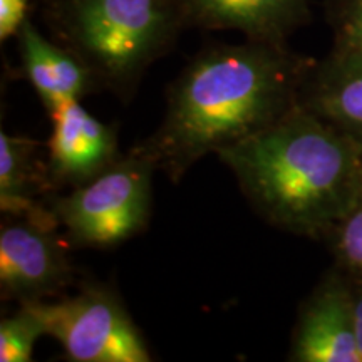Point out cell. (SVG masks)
I'll list each match as a JSON object with an SVG mask.
<instances>
[{
	"label": "cell",
	"instance_id": "obj_1",
	"mask_svg": "<svg viewBox=\"0 0 362 362\" xmlns=\"http://www.w3.org/2000/svg\"><path fill=\"white\" fill-rule=\"evenodd\" d=\"M304 71L287 44L208 45L170 84L160 126L133 149L180 183L203 156L218 155L293 110Z\"/></svg>",
	"mask_w": 362,
	"mask_h": 362
},
{
	"label": "cell",
	"instance_id": "obj_14",
	"mask_svg": "<svg viewBox=\"0 0 362 362\" xmlns=\"http://www.w3.org/2000/svg\"><path fill=\"white\" fill-rule=\"evenodd\" d=\"M332 228L336 235L334 247L341 264L362 277V194Z\"/></svg>",
	"mask_w": 362,
	"mask_h": 362
},
{
	"label": "cell",
	"instance_id": "obj_9",
	"mask_svg": "<svg viewBox=\"0 0 362 362\" xmlns=\"http://www.w3.org/2000/svg\"><path fill=\"white\" fill-rule=\"evenodd\" d=\"M291 361L361 362L352 288L329 280L312 296L298 319Z\"/></svg>",
	"mask_w": 362,
	"mask_h": 362
},
{
	"label": "cell",
	"instance_id": "obj_15",
	"mask_svg": "<svg viewBox=\"0 0 362 362\" xmlns=\"http://www.w3.org/2000/svg\"><path fill=\"white\" fill-rule=\"evenodd\" d=\"M336 51L362 52V0H329Z\"/></svg>",
	"mask_w": 362,
	"mask_h": 362
},
{
	"label": "cell",
	"instance_id": "obj_10",
	"mask_svg": "<svg viewBox=\"0 0 362 362\" xmlns=\"http://www.w3.org/2000/svg\"><path fill=\"white\" fill-rule=\"evenodd\" d=\"M25 78L45 110L52 112L96 88L93 76L69 49L47 39L30 19L16 35Z\"/></svg>",
	"mask_w": 362,
	"mask_h": 362
},
{
	"label": "cell",
	"instance_id": "obj_13",
	"mask_svg": "<svg viewBox=\"0 0 362 362\" xmlns=\"http://www.w3.org/2000/svg\"><path fill=\"white\" fill-rule=\"evenodd\" d=\"M45 334L47 327L39 302L22 304L16 314L6 317L0 322V361H33L35 342Z\"/></svg>",
	"mask_w": 362,
	"mask_h": 362
},
{
	"label": "cell",
	"instance_id": "obj_4",
	"mask_svg": "<svg viewBox=\"0 0 362 362\" xmlns=\"http://www.w3.org/2000/svg\"><path fill=\"white\" fill-rule=\"evenodd\" d=\"M155 173V165L131 149L94 180L52 197L49 208L72 245L117 247L148 226Z\"/></svg>",
	"mask_w": 362,
	"mask_h": 362
},
{
	"label": "cell",
	"instance_id": "obj_7",
	"mask_svg": "<svg viewBox=\"0 0 362 362\" xmlns=\"http://www.w3.org/2000/svg\"><path fill=\"white\" fill-rule=\"evenodd\" d=\"M52 134L45 171L51 187H81L119 160L116 131L101 123L79 101L49 112Z\"/></svg>",
	"mask_w": 362,
	"mask_h": 362
},
{
	"label": "cell",
	"instance_id": "obj_16",
	"mask_svg": "<svg viewBox=\"0 0 362 362\" xmlns=\"http://www.w3.org/2000/svg\"><path fill=\"white\" fill-rule=\"evenodd\" d=\"M29 0H0V40L16 37L25 24Z\"/></svg>",
	"mask_w": 362,
	"mask_h": 362
},
{
	"label": "cell",
	"instance_id": "obj_12",
	"mask_svg": "<svg viewBox=\"0 0 362 362\" xmlns=\"http://www.w3.org/2000/svg\"><path fill=\"white\" fill-rule=\"evenodd\" d=\"M302 106L362 143V52L336 51L317 72Z\"/></svg>",
	"mask_w": 362,
	"mask_h": 362
},
{
	"label": "cell",
	"instance_id": "obj_2",
	"mask_svg": "<svg viewBox=\"0 0 362 362\" xmlns=\"http://www.w3.org/2000/svg\"><path fill=\"white\" fill-rule=\"evenodd\" d=\"M216 156L253 210L291 232H324L362 194V143L302 104Z\"/></svg>",
	"mask_w": 362,
	"mask_h": 362
},
{
	"label": "cell",
	"instance_id": "obj_11",
	"mask_svg": "<svg viewBox=\"0 0 362 362\" xmlns=\"http://www.w3.org/2000/svg\"><path fill=\"white\" fill-rule=\"evenodd\" d=\"M37 141L0 131V210L8 216L56 218L39 197L51 188L37 161Z\"/></svg>",
	"mask_w": 362,
	"mask_h": 362
},
{
	"label": "cell",
	"instance_id": "obj_6",
	"mask_svg": "<svg viewBox=\"0 0 362 362\" xmlns=\"http://www.w3.org/2000/svg\"><path fill=\"white\" fill-rule=\"evenodd\" d=\"M56 218L8 216L0 228V296L44 302L74 282V267Z\"/></svg>",
	"mask_w": 362,
	"mask_h": 362
},
{
	"label": "cell",
	"instance_id": "obj_5",
	"mask_svg": "<svg viewBox=\"0 0 362 362\" xmlns=\"http://www.w3.org/2000/svg\"><path fill=\"white\" fill-rule=\"evenodd\" d=\"M47 336L74 362L153 361L141 330L119 296L101 284H88L59 302H39Z\"/></svg>",
	"mask_w": 362,
	"mask_h": 362
},
{
	"label": "cell",
	"instance_id": "obj_8",
	"mask_svg": "<svg viewBox=\"0 0 362 362\" xmlns=\"http://www.w3.org/2000/svg\"><path fill=\"white\" fill-rule=\"evenodd\" d=\"M310 0H178L187 29L235 30L245 39L285 44L309 17Z\"/></svg>",
	"mask_w": 362,
	"mask_h": 362
},
{
	"label": "cell",
	"instance_id": "obj_3",
	"mask_svg": "<svg viewBox=\"0 0 362 362\" xmlns=\"http://www.w3.org/2000/svg\"><path fill=\"white\" fill-rule=\"evenodd\" d=\"M44 21L96 88L123 103L187 29L178 0H45Z\"/></svg>",
	"mask_w": 362,
	"mask_h": 362
},
{
	"label": "cell",
	"instance_id": "obj_17",
	"mask_svg": "<svg viewBox=\"0 0 362 362\" xmlns=\"http://www.w3.org/2000/svg\"><path fill=\"white\" fill-rule=\"evenodd\" d=\"M352 302H354V327L357 351H359L362 362V288H359V291H352Z\"/></svg>",
	"mask_w": 362,
	"mask_h": 362
}]
</instances>
